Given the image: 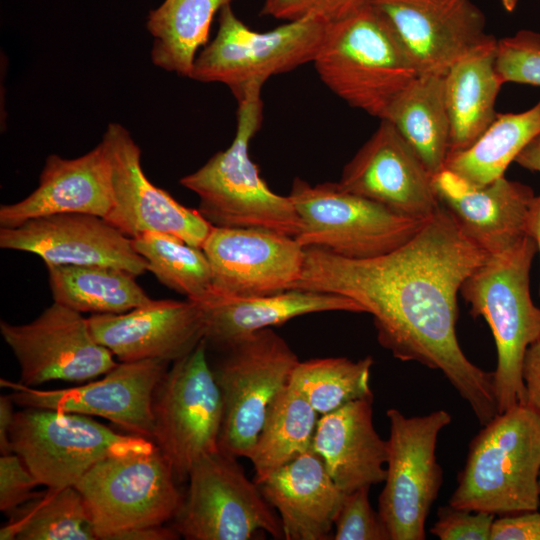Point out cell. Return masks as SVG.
I'll use <instances>...</instances> for the list:
<instances>
[{"instance_id": "1", "label": "cell", "mask_w": 540, "mask_h": 540, "mask_svg": "<svg viewBox=\"0 0 540 540\" xmlns=\"http://www.w3.org/2000/svg\"><path fill=\"white\" fill-rule=\"evenodd\" d=\"M489 255L469 240L440 204L405 244L351 259L305 248L294 289L343 295L373 316L377 339L401 361L440 370L483 426L497 414L493 373L473 364L457 335V295Z\"/></svg>"}, {"instance_id": "2", "label": "cell", "mask_w": 540, "mask_h": 540, "mask_svg": "<svg viewBox=\"0 0 540 540\" xmlns=\"http://www.w3.org/2000/svg\"><path fill=\"white\" fill-rule=\"evenodd\" d=\"M264 83L254 82L236 96L237 126L231 145L214 154L180 184L199 197L198 211L213 226L254 228L296 238L302 222L289 196L273 192L249 155L262 124Z\"/></svg>"}, {"instance_id": "3", "label": "cell", "mask_w": 540, "mask_h": 540, "mask_svg": "<svg viewBox=\"0 0 540 540\" xmlns=\"http://www.w3.org/2000/svg\"><path fill=\"white\" fill-rule=\"evenodd\" d=\"M536 252L534 239L526 235L503 252L489 255L460 289L472 316L486 320L495 340L493 384L498 413L526 405L524 357L540 339V308L531 299L529 285Z\"/></svg>"}, {"instance_id": "4", "label": "cell", "mask_w": 540, "mask_h": 540, "mask_svg": "<svg viewBox=\"0 0 540 540\" xmlns=\"http://www.w3.org/2000/svg\"><path fill=\"white\" fill-rule=\"evenodd\" d=\"M313 63L335 95L380 120L419 75L387 19L369 2L328 22Z\"/></svg>"}, {"instance_id": "5", "label": "cell", "mask_w": 540, "mask_h": 540, "mask_svg": "<svg viewBox=\"0 0 540 540\" xmlns=\"http://www.w3.org/2000/svg\"><path fill=\"white\" fill-rule=\"evenodd\" d=\"M540 417L527 405L498 413L472 439L449 504L510 515L540 504Z\"/></svg>"}, {"instance_id": "6", "label": "cell", "mask_w": 540, "mask_h": 540, "mask_svg": "<svg viewBox=\"0 0 540 540\" xmlns=\"http://www.w3.org/2000/svg\"><path fill=\"white\" fill-rule=\"evenodd\" d=\"M159 448L107 457L74 485L84 498L98 539L116 540L125 532L164 525L176 514L183 495Z\"/></svg>"}, {"instance_id": "7", "label": "cell", "mask_w": 540, "mask_h": 540, "mask_svg": "<svg viewBox=\"0 0 540 540\" xmlns=\"http://www.w3.org/2000/svg\"><path fill=\"white\" fill-rule=\"evenodd\" d=\"M327 27L324 19L308 16L257 32L226 5L219 12L215 38L198 53L189 78L222 83L236 97L251 83H265L273 75L313 62Z\"/></svg>"}, {"instance_id": "8", "label": "cell", "mask_w": 540, "mask_h": 540, "mask_svg": "<svg viewBox=\"0 0 540 540\" xmlns=\"http://www.w3.org/2000/svg\"><path fill=\"white\" fill-rule=\"evenodd\" d=\"M10 445L47 488L74 486L99 461L146 450L149 439L112 430L88 415L26 407L15 413Z\"/></svg>"}, {"instance_id": "9", "label": "cell", "mask_w": 540, "mask_h": 540, "mask_svg": "<svg viewBox=\"0 0 540 540\" xmlns=\"http://www.w3.org/2000/svg\"><path fill=\"white\" fill-rule=\"evenodd\" d=\"M222 350L224 356L212 367L223 403L219 447L234 457L249 459L268 409L289 384L299 359L271 328Z\"/></svg>"}, {"instance_id": "10", "label": "cell", "mask_w": 540, "mask_h": 540, "mask_svg": "<svg viewBox=\"0 0 540 540\" xmlns=\"http://www.w3.org/2000/svg\"><path fill=\"white\" fill-rule=\"evenodd\" d=\"M302 222L304 247L351 259L384 255L409 241L426 221L398 214L342 189L337 182L310 185L296 178L288 195Z\"/></svg>"}, {"instance_id": "11", "label": "cell", "mask_w": 540, "mask_h": 540, "mask_svg": "<svg viewBox=\"0 0 540 540\" xmlns=\"http://www.w3.org/2000/svg\"><path fill=\"white\" fill-rule=\"evenodd\" d=\"M207 341L173 362L152 399L153 442L177 481L202 457L220 450L222 397L207 358Z\"/></svg>"}, {"instance_id": "12", "label": "cell", "mask_w": 540, "mask_h": 540, "mask_svg": "<svg viewBox=\"0 0 540 540\" xmlns=\"http://www.w3.org/2000/svg\"><path fill=\"white\" fill-rule=\"evenodd\" d=\"M173 527L187 540H249L260 532L284 538L276 510L234 457L210 453L190 470Z\"/></svg>"}, {"instance_id": "13", "label": "cell", "mask_w": 540, "mask_h": 540, "mask_svg": "<svg viewBox=\"0 0 540 540\" xmlns=\"http://www.w3.org/2000/svg\"><path fill=\"white\" fill-rule=\"evenodd\" d=\"M387 417L386 478L378 512L391 540H423L425 522L443 479L435 454L437 438L450 424L451 415L441 409L407 417L391 408Z\"/></svg>"}, {"instance_id": "14", "label": "cell", "mask_w": 540, "mask_h": 540, "mask_svg": "<svg viewBox=\"0 0 540 540\" xmlns=\"http://www.w3.org/2000/svg\"><path fill=\"white\" fill-rule=\"evenodd\" d=\"M0 332L19 363L20 383L28 387L54 380L82 384L118 364L93 337L88 318L56 302L27 324L1 320Z\"/></svg>"}, {"instance_id": "15", "label": "cell", "mask_w": 540, "mask_h": 540, "mask_svg": "<svg viewBox=\"0 0 540 540\" xmlns=\"http://www.w3.org/2000/svg\"><path fill=\"white\" fill-rule=\"evenodd\" d=\"M168 361L120 362L100 380L73 387L40 390L1 379L14 404L105 418L129 434L153 441L152 399Z\"/></svg>"}, {"instance_id": "16", "label": "cell", "mask_w": 540, "mask_h": 540, "mask_svg": "<svg viewBox=\"0 0 540 540\" xmlns=\"http://www.w3.org/2000/svg\"><path fill=\"white\" fill-rule=\"evenodd\" d=\"M112 167L113 207L103 218L126 236L147 231L174 235L201 248L213 225L195 209L177 202L146 177L141 149L119 123H109L101 140Z\"/></svg>"}, {"instance_id": "17", "label": "cell", "mask_w": 540, "mask_h": 540, "mask_svg": "<svg viewBox=\"0 0 540 540\" xmlns=\"http://www.w3.org/2000/svg\"><path fill=\"white\" fill-rule=\"evenodd\" d=\"M212 289L231 296H258L295 288L305 248L296 238L254 228L213 226L203 247Z\"/></svg>"}, {"instance_id": "18", "label": "cell", "mask_w": 540, "mask_h": 540, "mask_svg": "<svg viewBox=\"0 0 540 540\" xmlns=\"http://www.w3.org/2000/svg\"><path fill=\"white\" fill-rule=\"evenodd\" d=\"M432 177L396 127L382 119L337 183L398 214L425 221L440 205Z\"/></svg>"}, {"instance_id": "19", "label": "cell", "mask_w": 540, "mask_h": 540, "mask_svg": "<svg viewBox=\"0 0 540 540\" xmlns=\"http://www.w3.org/2000/svg\"><path fill=\"white\" fill-rule=\"evenodd\" d=\"M389 22L419 75L444 76L485 40L486 18L472 0H368Z\"/></svg>"}, {"instance_id": "20", "label": "cell", "mask_w": 540, "mask_h": 540, "mask_svg": "<svg viewBox=\"0 0 540 540\" xmlns=\"http://www.w3.org/2000/svg\"><path fill=\"white\" fill-rule=\"evenodd\" d=\"M0 247L33 253L45 264L110 266L135 276L147 271L130 237L102 217L86 213H59L1 227Z\"/></svg>"}, {"instance_id": "21", "label": "cell", "mask_w": 540, "mask_h": 540, "mask_svg": "<svg viewBox=\"0 0 540 540\" xmlns=\"http://www.w3.org/2000/svg\"><path fill=\"white\" fill-rule=\"evenodd\" d=\"M95 340L120 362L160 359L174 362L205 339L199 305L191 299H164L122 314L88 318Z\"/></svg>"}, {"instance_id": "22", "label": "cell", "mask_w": 540, "mask_h": 540, "mask_svg": "<svg viewBox=\"0 0 540 540\" xmlns=\"http://www.w3.org/2000/svg\"><path fill=\"white\" fill-rule=\"evenodd\" d=\"M439 203L461 232L488 255H495L528 235L527 221L535 194L505 176L477 186L447 168L432 177Z\"/></svg>"}, {"instance_id": "23", "label": "cell", "mask_w": 540, "mask_h": 540, "mask_svg": "<svg viewBox=\"0 0 540 540\" xmlns=\"http://www.w3.org/2000/svg\"><path fill=\"white\" fill-rule=\"evenodd\" d=\"M112 167L101 141L88 153L73 159L49 155L38 187L23 200L0 207V226L59 213H86L105 218L113 207Z\"/></svg>"}, {"instance_id": "24", "label": "cell", "mask_w": 540, "mask_h": 540, "mask_svg": "<svg viewBox=\"0 0 540 540\" xmlns=\"http://www.w3.org/2000/svg\"><path fill=\"white\" fill-rule=\"evenodd\" d=\"M194 301L202 311L207 343L221 350L247 335L298 316L328 311L365 312L346 296L297 289L246 297L211 289Z\"/></svg>"}, {"instance_id": "25", "label": "cell", "mask_w": 540, "mask_h": 540, "mask_svg": "<svg viewBox=\"0 0 540 540\" xmlns=\"http://www.w3.org/2000/svg\"><path fill=\"white\" fill-rule=\"evenodd\" d=\"M373 399L350 401L318 419L311 448L344 494L386 478L387 440L375 430Z\"/></svg>"}, {"instance_id": "26", "label": "cell", "mask_w": 540, "mask_h": 540, "mask_svg": "<svg viewBox=\"0 0 540 540\" xmlns=\"http://www.w3.org/2000/svg\"><path fill=\"white\" fill-rule=\"evenodd\" d=\"M258 486L281 520L287 540H327L344 498L322 458L310 448Z\"/></svg>"}, {"instance_id": "27", "label": "cell", "mask_w": 540, "mask_h": 540, "mask_svg": "<svg viewBox=\"0 0 540 540\" xmlns=\"http://www.w3.org/2000/svg\"><path fill=\"white\" fill-rule=\"evenodd\" d=\"M493 35L455 61L444 75V97L450 120L448 154L468 148L497 116L496 101L504 85L496 71Z\"/></svg>"}, {"instance_id": "28", "label": "cell", "mask_w": 540, "mask_h": 540, "mask_svg": "<svg viewBox=\"0 0 540 540\" xmlns=\"http://www.w3.org/2000/svg\"><path fill=\"white\" fill-rule=\"evenodd\" d=\"M383 119L396 127L432 176L445 168L450 120L444 76L418 75L392 101Z\"/></svg>"}, {"instance_id": "29", "label": "cell", "mask_w": 540, "mask_h": 540, "mask_svg": "<svg viewBox=\"0 0 540 540\" xmlns=\"http://www.w3.org/2000/svg\"><path fill=\"white\" fill-rule=\"evenodd\" d=\"M234 0H164L147 16L153 38L152 63L181 77H190L197 53L205 46L214 15Z\"/></svg>"}, {"instance_id": "30", "label": "cell", "mask_w": 540, "mask_h": 540, "mask_svg": "<svg viewBox=\"0 0 540 540\" xmlns=\"http://www.w3.org/2000/svg\"><path fill=\"white\" fill-rule=\"evenodd\" d=\"M54 302L80 313L122 314L152 299L130 272L102 265L45 264Z\"/></svg>"}, {"instance_id": "31", "label": "cell", "mask_w": 540, "mask_h": 540, "mask_svg": "<svg viewBox=\"0 0 540 540\" xmlns=\"http://www.w3.org/2000/svg\"><path fill=\"white\" fill-rule=\"evenodd\" d=\"M540 133V99L518 113H498L489 127L465 150L447 155L445 168L482 186L504 176L507 167Z\"/></svg>"}, {"instance_id": "32", "label": "cell", "mask_w": 540, "mask_h": 540, "mask_svg": "<svg viewBox=\"0 0 540 540\" xmlns=\"http://www.w3.org/2000/svg\"><path fill=\"white\" fill-rule=\"evenodd\" d=\"M1 540H97L83 496L75 486L47 488L6 513Z\"/></svg>"}, {"instance_id": "33", "label": "cell", "mask_w": 540, "mask_h": 540, "mask_svg": "<svg viewBox=\"0 0 540 540\" xmlns=\"http://www.w3.org/2000/svg\"><path fill=\"white\" fill-rule=\"evenodd\" d=\"M318 415L291 384L275 397L249 457L257 484L311 448Z\"/></svg>"}, {"instance_id": "34", "label": "cell", "mask_w": 540, "mask_h": 540, "mask_svg": "<svg viewBox=\"0 0 540 540\" xmlns=\"http://www.w3.org/2000/svg\"><path fill=\"white\" fill-rule=\"evenodd\" d=\"M374 361L367 356L357 361L345 357L298 361L289 384L296 388L319 415L346 403L373 395L370 370Z\"/></svg>"}, {"instance_id": "35", "label": "cell", "mask_w": 540, "mask_h": 540, "mask_svg": "<svg viewBox=\"0 0 540 540\" xmlns=\"http://www.w3.org/2000/svg\"><path fill=\"white\" fill-rule=\"evenodd\" d=\"M131 239L134 249L146 260L147 271L166 287L191 300L212 289L210 264L201 248L158 231H147Z\"/></svg>"}, {"instance_id": "36", "label": "cell", "mask_w": 540, "mask_h": 540, "mask_svg": "<svg viewBox=\"0 0 540 540\" xmlns=\"http://www.w3.org/2000/svg\"><path fill=\"white\" fill-rule=\"evenodd\" d=\"M496 71L503 84L540 86V33L521 29L498 39Z\"/></svg>"}, {"instance_id": "37", "label": "cell", "mask_w": 540, "mask_h": 540, "mask_svg": "<svg viewBox=\"0 0 540 540\" xmlns=\"http://www.w3.org/2000/svg\"><path fill=\"white\" fill-rule=\"evenodd\" d=\"M370 487H362L344 495L337 513L335 540H391L379 512L369 501Z\"/></svg>"}, {"instance_id": "38", "label": "cell", "mask_w": 540, "mask_h": 540, "mask_svg": "<svg viewBox=\"0 0 540 540\" xmlns=\"http://www.w3.org/2000/svg\"><path fill=\"white\" fill-rule=\"evenodd\" d=\"M493 514L456 508H438L437 521L430 533L441 540H490Z\"/></svg>"}, {"instance_id": "39", "label": "cell", "mask_w": 540, "mask_h": 540, "mask_svg": "<svg viewBox=\"0 0 540 540\" xmlns=\"http://www.w3.org/2000/svg\"><path fill=\"white\" fill-rule=\"evenodd\" d=\"M40 485L24 461L15 453L0 457V510L7 513L32 498Z\"/></svg>"}, {"instance_id": "40", "label": "cell", "mask_w": 540, "mask_h": 540, "mask_svg": "<svg viewBox=\"0 0 540 540\" xmlns=\"http://www.w3.org/2000/svg\"><path fill=\"white\" fill-rule=\"evenodd\" d=\"M490 540H540V513L526 511L494 519Z\"/></svg>"}, {"instance_id": "41", "label": "cell", "mask_w": 540, "mask_h": 540, "mask_svg": "<svg viewBox=\"0 0 540 540\" xmlns=\"http://www.w3.org/2000/svg\"><path fill=\"white\" fill-rule=\"evenodd\" d=\"M330 0H264L262 15L286 21H295L308 16L323 15Z\"/></svg>"}, {"instance_id": "42", "label": "cell", "mask_w": 540, "mask_h": 540, "mask_svg": "<svg viewBox=\"0 0 540 540\" xmlns=\"http://www.w3.org/2000/svg\"><path fill=\"white\" fill-rule=\"evenodd\" d=\"M526 405L540 417V339L530 345L523 362Z\"/></svg>"}, {"instance_id": "43", "label": "cell", "mask_w": 540, "mask_h": 540, "mask_svg": "<svg viewBox=\"0 0 540 540\" xmlns=\"http://www.w3.org/2000/svg\"><path fill=\"white\" fill-rule=\"evenodd\" d=\"M181 536L172 527L164 525L145 527L120 534L116 540H175Z\"/></svg>"}, {"instance_id": "44", "label": "cell", "mask_w": 540, "mask_h": 540, "mask_svg": "<svg viewBox=\"0 0 540 540\" xmlns=\"http://www.w3.org/2000/svg\"><path fill=\"white\" fill-rule=\"evenodd\" d=\"M14 402L9 395L0 397V451L1 454L12 453L10 430L14 421Z\"/></svg>"}, {"instance_id": "45", "label": "cell", "mask_w": 540, "mask_h": 540, "mask_svg": "<svg viewBox=\"0 0 540 540\" xmlns=\"http://www.w3.org/2000/svg\"><path fill=\"white\" fill-rule=\"evenodd\" d=\"M514 162L531 172L540 173V133L523 148Z\"/></svg>"}, {"instance_id": "46", "label": "cell", "mask_w": 540, "mask_h": 540, "mask_svg": "<svg viewBox=\"0 0 540 540\" xmlns=\"http://www.w3.org/2000/svg\"><path fill=\"white\" fill-rule=\"evenodd\" d=\"M527 233L534 239L537 251L540 253V193L535 195L530 208L527 221Z\"/></svg>"}, {"instance_id": "47", "label": "cell", "mask_w": 540, "mask_h": 540, "mask_svg": "<svg viewBox=\"0 0 540 540\" xmlns=\"http://www.w3.org/2000/svg\"><path fill=\"white\" fill-rule=\"evenodd\" d=\"M337 2L341 13L347 14L365 4L368 0H337Z\"/></svg>"}, {"instance_id": "48", "label": "cell", "mask_w": 540, "mask_h": 540, "mask_svg": "<svg viewBox=\"0 0 540 540\" xmlns=\"http://www.w3.org/2000/svg\"><path fill=\"white\" fill-rule=\"evenodd\" d=\"M500 2L503 8L509 13H512L518 4V0H500Z\"/></svg>"}, {"instance_id": "49", "label": "cell", "mask_w": 540, "mask_h": 540, "mask_svg": "<svg viewBox=\"0 0 540 540\" xmlns=\"http://www.w3.org/2000/svg\"><path fill=\"white\" fill-rule=\"evenodd\" d=\"M538 484H539V490H540V474H539Z\"/></svg>"}]
</instances>
